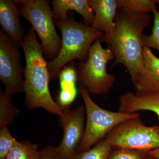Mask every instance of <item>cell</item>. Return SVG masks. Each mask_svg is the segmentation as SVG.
Returning <instances> with one entry per match:
<instances>
[{"mask_svg": "<svg viewBox=\"0 0 159 159\" xmlns=\"http://www.w3.org/2000/svg\"><path fill=\"white\" fill-rule=\"evenodd\" d=\"M150 14L132 15L118 9L111 35L101 39L113 52L112 67L122 65L131 77L143 70V31L150 25Z\"/></svg>", "mask_w": 159, "mask_h": 159, "instance_id": "obj_1", "label": "cell"}, {"mask_svg": "<svg viewBox=\"0 0 159 159\" xmlns=\"http://www.w3.org/2000/svg\"><path fill=\"white\" fill-rule=\"evenodd\" d=\"M22 49L25 60L24 69L25 102L30 109H44L60 116L62 110L51 96L49 89L51 74L36 34L31 28L24 37Z\"/></svg>", "mask_w": 159, "mask_h": 159, "instance_id": "obj_2", "label": "cell"}, {"mask_svg": "<svg viewBox=\"0 0 159 159\" xmlns=\"http://www.w3.org/2000/svg\"><path fill=\"white\" fill-rule=\"evenodd\" d=\"M61 34V43L57 57L48 62L51 78L58 77L60 72L74 60H85L91 46L103 33L96 31L72 17L55 22Z\"/></svg>", "mask_w": 159, "mask_h": 159, "instance_id": "obj_3", "label": "cell"}, {"mask_svg": "<svg viewBox=\"0 0 159 159\" xmlns=\"http://www.w3.org/2000/svg\"><path fill=\"white\" fill-rule=\"evenodd\" d=\"M79 91L85 106L86 120L84 134L77 152L88 150L106 137L118 125L140 116L138 113H128L104 109L94 102L88 91L81 84Z\"/></svg>", "mask_w": 159, "mask_h": 159, "instance_id": "obj_4", "label": "cell"}, {"mask_svg": "<svg viewBox=\"0 0 159 159\" xmlns=\"http://www.w3.org/2000/svg\"><path fill=\"white\" fill-rule=\"evenodd\" d=\"M21 16L31 24L38 34L46 59L49 61L58 55L61 39L54 25L53 11L48 0H15Z\"/></svg>", "mask_w": 159, "mask_h": 159, "instance_id": "obj_5", "label": "cell"}, {"mask_svg": "<svg viewBox=\"0 0 159 159\" xmlns=\"http://www.w3.org/2000/svg\"><path fill=\"white\" fill-rule=\"evenodd\" d=\"M101 39H97L91 46L85 60L80 61L77 67L78 80L93 95L107 93L113 86L116 78L107 70V63L115 59L109 48H104Z\"/></svg>", "mask_w": 159, "mask_h": 159, "instance_id": "obj_6", "label": "cell"}, {"mask_svg": "<svg viewBox=\"0 0 159 159\" xmlns=\"http://www.w3.org/2000/svg\"><path fill=\"white\" fill-rule=\"evenodd\" d=\"M105 139L117 149L149 152L159 148V125L146 126L139 116L118 125Z\"/></svg>", "mask_w": 159, "mask_h": 159, "instance_id": "obj_7", "label": "cell"}, {"mask_svg": "<svg viewBox=\"0 0 159 159\" xmlns=\"http://www.w3.org/2000/svg\"><path fill=\"white\" fill-rule=\"evenodd\" d=\"M20 49L4 32L0 31V79L6 93H24V70Z\"/></svg>", "mask_w": 159, "mask_h": 159, "instance_id": "obj_8", "label": "cell"}, {"mask_svg": "<svg viewBox=\"0 0 159 159\" xmlns=\"http://www.w3.org/2000/svg\"><path fill=\"white\" fill-rule=\"evenodd\" d=\"M85 116V107L82 106L72 110L63 111L58 116L63 136L57 147L63 159H70L77 152L84 134Z\"/></svg>", "mask_w": 159, "mask_h": 159, "instance_id": "obj_9", "label": "cell"}, {"mask_svg": "<svg viewBox=\"0 0 159 159\" xmlns=\"http://www.w3.org/2000/svg\"><path fill=\"white\" fill-rule=\"evenodd\" d=\"M143 70L131 77L136 92L159 93V57L149 48L144 47Z\"/></svg>", "mask_w": 159, "mask_h": 159, "instance_id": "obj_10", "label": "cell"}, {"mask_svg": "<svg viewBox=\"0 0 159 159\" xmlns=\"http://www.w3.org/2000/svg\"><path fill=\"white\" fill-rule=\"evenodd\" d=\"M94 11V20L92 29L103 34L101 39L110 37L113 31L118 11L117 0H89Z\"/></svg>", "mask_w": 159, "mask_h": 159, "instance_id": "obj_11", "label": "cell"}, {"mask_svg": "<svg viewBox=\"0 0 159 159\" xmlns=\"http://www.w3.org/2000/svg\"><path fill=\"white\" fill-rule=\"evenodd\" d=\"M21 16L17 6L11 0L0 1V25L2 31L19 49H22L25 36L20 22Z\"/></svg>", "mask_w": 159, "mask_h": 159, "instance_id": "obj_12", "label": "cell"}, {"mask_svg": "<svg viewBox=\"0 0 159 159\" xmlns=\"http://www.w3.org/2000/svg\"><path fill=\"white\" fill-rule=\"evenodd\" d=\"M141 111L153 112L159 119V93L128 92L119 97V111L133 113Z\"/></svg>", "mask_w": 159, "mask_h": 159, "instance_id": "obj_13", "label": "cell"}, {"mask_svg": "<svg viewBox=\"0 0 159 159\" xmlns=\"http://www.w3.org/2000/svg\"><path fill=\"white\" fill-rule=\"evenodd\" d=\"M52 4L54 22L68 18V11L73 10L82 16L85 25H93L95 15L89 0H53Z\"/></svg>", "mask_w": 159, "mask_h": 159, "instance_id": "obj_14", "label": "cell"}, {"mask_svg": "<svg viewBox=\"0 0 159 159\" xmlns=\"http://www.w3.org/2000/svg\"><path fill=\"white\" fill-rule=\"evenodd\" d=\"M119 9L132 15L149 14L157 9V0H117Z\"/></svg>", "mask_w": 159, "mask_h": 159, "instance_id": "obj_15", "label": "cell"}, {"mask_svg": "<svg viewBox=\"0 0 159 159\" xmlns=\"http://www.w3.org/2000/svg\"><path fill=\"white\" fill-rule=\"evenodd\" d=\"M20 110L11 102V96L0 89V128L8 126L14 122Z\"/></svg>", "mask_w": 159, "mask_h": 159, "instance_id": "obj_16", "label": "cell"}, {"mask_svg": "<svg viewBox=\"0 0 159 159\" xmlns=\"http://www.w3.org/2000/svg\"><path fill=\"white\" fill-rule=\"evenodd\" d=\"M38 145L28 140L18 141L5 159H39Z\"/></svg>", "mask_w": 159, "mask_h": 159, "instance_id": "obj_17", "label": "cell"}, {"mask_svg": "<svg viewBox=\"0 0 159 159\" xmlns=\"http://www.w3.org/2000/svg\"><path fill=\"white\" fill-rule=\"evenodd\" d=\"M112 148L105 139L88 150L81 152H76L69 159H108Z\"/></svg>", "mask_w": 159, "mask_h": 159, "instance_id": "obj_18", "label": "cell"}, {"mask_svg": "<svg viewBox=\"0 0 159 159\" xmlns=\"http://www.w3.org/2000/svg\"><path fill=\"white\" fill-rule=\"evenodd\" d=\"M60 89L76 86L78 80L77 69L75 63L72 61L61 70L58 76Z\"/></svg>", "mask_w": 159, "mask_h": 159, "instance_id": "obj_19", "label": "cell"}, {"mask_svg": "<svg viewBox=\"0 0 159 159\" xmlns=\"http://www.w3.org/2000/svg\"><path fill=\"white\" fill-rule=\"evenodd\" d=\"M159 5V0H157ZM153 26L151 34L149 35H144L142 36L144 47L149 48H153L159 52V10L158 9L153 12Z\"/></svg>", "mask_w": 159, "mask_h": 159, "instance_id": "obj_20", "label": "cell"}, {"mask_svg": "<svg viewBox=\"0 0 159 159\" xmlns=\"http://www.w3.org/2000/svg\"><path fill=\"white\" fill-rule=\"evenodd\" d=\"M17 142L8 126L0 128V159H5Z\"/></svg>", "mask_w": 159, "mask_h": 159, "instance_id": "obj_21", "label": "cell"}, {"mask_svg": "<svg viewBox=\"0 0 159 159\" xmlns=\"http://www.w3.org/2000/svg\"><path fill=\"white\" fill-rule=\"evenodd\" d=\"M77 95L76 86L60 89L56 98V103L62 111L70 109V107L76 99Z\"/></svg>", "mask_w": 159, "mask_h": 159, "instance_id": "obj_22", "label": "cell"}, {"mask_svg": "<svg viewBox=\"0 0 159 159\" xmlns=\"http://www.w3.org/2000/svg\"><path fill=\"white\" fill-rule=\"evenodd\" d=\"M148 152L128 148H118L111 153L108 159H145Z\"/></svg>", "mask_w": 159, "mask_h": 159, "instance_id": "obj_23", "label": "cell"}, {"mask_svg": "<svg viewBox=\"0 0 159 159\" xmlns=\"http://www.w3.org/2000/svg\"><path fill=\"white\" fill-rule=\"evenodd\" d=\"M39 159H63L57 147L48 146L40 151Z\"/></svg>", "mask_w": 159, "mask_h": 159, "instance_id": "obj_24", "label": "cell"}, {"mask_svg": "<svg viewBox=\"0 0 159 159\" xmlns=\"http://www.w3.org/2000/svg\"><path fill=\"white\" fill-rule=\"evenodd\" d=\"M148 154L155 159H159V148L155 150L150 151L148 152Z\"/></svg>", "mask_w": 159, "mask_h": 159, "instance_id": "obj_25", "label": "cell"}, {"mask_svg": "<svg viewBox=\"0 0 159 159\" xmlns=\"http://www.w3.org/2000/svg\"><path fill=\"white\" fill-rule=\"evenodd\" d=\"M149 155V154H148ZM149 157H148V158H147V159H154V158L153 157H151V156H150V155H149Z\"/></svg>", "mask_w": 159, "mask_h": 159, "instance_id": "obj_26", "label": "cell"}]
</instances>
